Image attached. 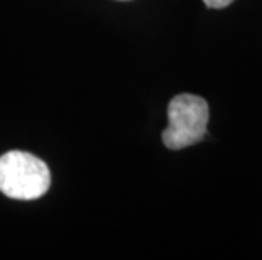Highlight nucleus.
<instances>
[{"label":"nucleus","instance_id":"f257e3e1","mask_svg":"<svg viewBox=\"0 0 262 260\" xmlns=\"http://www.w3.org/2000/svg\"><path fill=\"white\" fill-rule=\"evenodd\" d=\"M51 186L48 164L24 151L0 156V191L7 198L31 201L44 196Z\"/></svg>","mask_w":262,"mask_h":260},{"label":"nucleus","instance_id":"f03ea898","mask_svg":"<svg viewBox=\"0 0 262 260\" xmlns=\"http://www.w3.org/2000/svg\"><path fill=\"white\" fill-rule=\"evenodd\" d=\"M210 108L205 98L191 93L176 95L168 105V127L163 130V142L169 151H181L206 135Z\"/></svg>","mask_w":262,"mask_h":260},{"label":"nucleus","instance_id":"7ed1b4c3","mask_svg":"<svg viewBox=\"0 0 262 260\" xmlns=\"http://www.w3.org/2000/svg\"><path fill=\"white\" fill-rule=\"evenodd\" d=\"M203 2L206 7H210V9H225L233 0H203Z\"/></svg>","mask_w":262,"mask_h":260}]
</instances>
